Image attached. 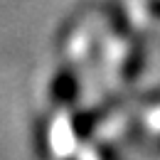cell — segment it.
<instances>
[{
	"label": "cell",
	"mask_w": 160,
	"mask_h": 160,
	"mask_svg": "<svg viewBox=\"0 0 160 160\" xmlns=\"http://www.w3.org/2000/svg\"><path fill=\"white\" fill-rule=\"evenodd\" d=\"M77 96V77L72 74V69H62L52 81V99L57 103H69Z\"/></svg>",
	"instance_id": "cell-1"
},
{
	"label": "cell",
	"mask_w": 160,
	"mask_h": 160,
	"mask_svg": "<svg viewBox=\"0 0 160 160\" xmlns=\"http://www.w3.org/2000/svg\"><path fill=\"white\" fill-rule=\"evenodd\" d=\"M96 118H99L96 111H81V113H77L74 116V133L79 138H86L91 133V128L96 126Z\"/></svg>",
	"instance_id": "cell-2"
},
{
	"label": "cell",
	"mask_w": 160,
	"mask_h": 160,
	"mask_svg": "<svg viewBox=\"0 0 160 160\" xmlns=\"http://www.w3.org/2000/svg\"><path fill=\"white\" fill-rule=\"evenodd\" d=\"M140 69H143V52L138 54H131V59H128V67L123 69V74H126V79H131V77H136Z\"/></svg>",
	"instance_id": "cell-3"
},
{
	"label": "cell",
	"mask_w": 160,
	"mask_h": 160,
	"mask_svg": "<svg viewBox=\"0 0 160 160\" xmlns=\"http://www.w3.org/2000/svg\"><path fill=\"white\" fill-rule=\"evenodd\" d=\"M148 10H150L153 18H158V20H160V0H148Z\"/></svg>",
	"instance_id": "cell-4"
}]
</instances>
